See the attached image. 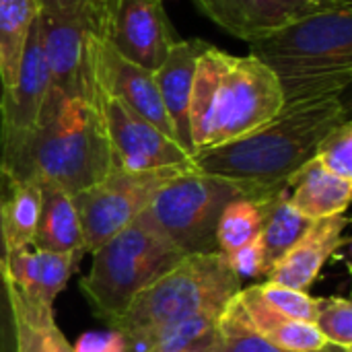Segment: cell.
I'll use <instances>...</instances> for the list:
<instances>
[{"label":"cell","instance_id":"26","mask_svg":"<svg viewBox=\"0 0 352 352\" xmlns=\"http://www.w3.org/2000/svg\"><path fill=\"white\" fill-rule=\"evenodd\" d=\"M264 202L266 198H250L241 196L235 198L225 206V210L219 217L217 225V250L225 256H231L239 248L248 245L250 241L258 239L262 235L264 227Z\"/></svg>","mask_w":352,"mask_h":352},{"label":"cell","instance_id":"3","mask_svg":"<svg viewBox=\"0 0 352 352\" xmlns=\"http://www.w3.org/2000/svg\"><path fill=\"white\" fill-rule=\"evenodd\" d=\"M283 105V89L268 66L210 45L198 58L188 109L194 155L254 132Z\"/></svg>","mask_w":352,"mask_h":352},{"label":"cell","instance_id":"35","mask_svg":"<svg viewBox=\"0 0 352 352\" xmlns=\"http://www.w3.org/2000/svg\"><path fill=\"white\" fill-rule=\"evenodd\" d=\"M124 352H138V351H136L134 346H130V344H128V340H126V351Z\"/></svg>","mask_w":352,"mask_h":352},{"label":"cell","instance_id":"28","mask_svg":"<svg viewBox=\"0 0 352 352\" xmlns=\"http://www.w3.org/2000/svg\"><path fill=\"white\" fill-rule=\"evenodd\" d=\"M314 326L330 344L352 351V305L349 299H318Z\"/></svg>","mask_w":352,"mask_h":352},{"label":"cell","instance_id":"9","mask_svg":"<svg viewBox=\"0 0 352 352\" xmlns=\"http://www.w3.org/2000/svg\"><path fill=\"white\" fill-rule=\"evenodd\" d=\"M111 151V167L124 171H155L192 165L177 140L134 113L120 99L99 89L97 97Z\"/></svg>","mask_w":352,"mask_h":352},{"label":"cell","instance_id":"16","mask_svg":"<svg viewBox=\"0 0 352 352\" xmlns=\"http://www.w3.org/2000/svg\"><path fill=\"white\" fill-rule=\"evenodd\" d=\"M82 256L58 254L41 248H27L8 254V293L39 309H54L56 297L64 291Z\"/></svg>","mask_w":352,"mask_h":352},{"label":"cell","instance_id":"25","mask_svg":"<svg viewBox=\"0 0 352 352\" xmlns=\"http://www.w3.org/2000/svg\"><path fill=\"white\" fill-rule=\"evenodd\" d=\"M37 14L35 0H0V80L4 89L16 80L25 43Z\"/></svg>","mask_w":352,"mask_h":352},{"label":"cell","instance_id":"18","mask_svg":"<svg viewBox=\"0 0 352 352\" xmlns=\"http://www.w3.org/2000/svg\"><path fill=\"white\" fill-rule=\"evenodd\" d=\"M237 301L250 326L278 349L293 352H318L330 346V342L318 332L314 324L291 320L276 311L272 305H268L262 299L258 285L241 289L237 293Z\"/></svg>","mask_w":352,"mask_h":352},{"label":"cell","instance_id":"24","mask_svg":"<svg viewBox=\"0 0 352 352\" xmlns=\"http://www.w3.org/2000/svg\"><path fill=\"white\" fill-rule=\"evenodd\" d=\"M225 309H206L163 328H157L140 338L128 340L138 352H188L204 349L210 344L217 322Z\"/></svg>","mask_w":352,"mask_h":352},{"label":"cell","instance_id":"23","mask_svg":"<svg viewBox=\"0 0 352 352\" xmlns=\"http://www.w3.org/2000/svg\"><path fill=\"white\" fill-rule=\"evenodd\" d=\"M12 314V352H74L56 324L54 309H39L8 293Z\"/></svg>","mask_w":352,"mask_h":352},{"label":"cell","instance_id":"15","mask_svg":"<svg viewBox=\"0 0 352 352\" xmlns=\"http://www.w3.org/2000/svg\"><path fill=\"white\" fill-rule=\"evenodd\" d=\"M346 227L349 219L344 214L311 221L299 241L266 274L268 283L307 293L318 280L326 262L344 243Z\"/></svg>","mask_w":352,"mask_h":352},{"label":"cell","instance_id":"7","mask_svg":"<svg viewBox=\"0 0 352 352\" xmlns=\"http://www.w3.org/2000/svg\"><path fill=\"white\" fill-rule=\"evenodd\" d=\"M241 196L260 198L237 182L202 173L192 165L157 192L146 212L184 256L214 254L219 217Z\"/></svg>","mask_w":352,"mask_h":352},{"label":"cell","instance_id":"34","mask_svg":"<svg viewBox=\"0 0 352 352\" xmlns=\"http://www.w3.org/2000/svg\"><path fill=\"white\" fill-rule=\"evenodd\" d=\"M6 272H8V248H6V239L2 231V217H0V278L4 283H6Z\"/></svg>","mask_w":352,"mask_h":352},{"label":"cell","instance_id":"2","mask_svg":"<svg viewBox=\"0 0 352 352\" xmlns=\"http://www.w3.org/2000/svg\"><path fill=\"white\" fill-rule=\"evenodd\" d=\"M111 171V151L97 101L47 91L39 120L19 151L0 159V177L52 182L78 194Z\"/></svg>","mask_w":352,"mask_h":352},{"label":"cell","instance_id":"33","mask_svg":"<svg viewBox=\"0 0 352 352\" xmlns=\"http://www.w3.org/2000/svg\"><path fill=\"white\" fill-rule=\"evenodd\" d=\"M74 352H124L126 351V338L116 332H87L78 338V342L72 346Z\"/></svg>","mask_w":352,"mask_h":352},{"label":"cell","instance_id":"13","mask_svg":"<svg viewBox=\"0 0 352 352\" xmlns=\"http://www.w3.org/2000/svg\"><path fill=\"white\" fill-rule=\"evenodd\" d=\"M229 35L256 41L309 14L349 4V0H192Z\"/></svg>","mask_w":352,"mask_h":352},{"label":"cell","instance_id":"14","mask_svg":"<svg viewBox=\"0 0 352 352\" xmlns=\"http://www.w3.org/2000/svg\"><path fill=\"white\" fill-rule=\"evenodd\" d=\"M93 66H95V78L101 91L120 99L134 113L151 122L169 138L177 140L173 124L161 101V95L155 82V72L144 70L128 62L126 58H122L118 52H113L105 43V39L99 33L93 37Z\"/></svg>","mask_w":352,"mask_h":352},{"label":"cell","instance_id":"6","mask_svg":"<svg viewBox=\"0 0 352 352\" xmlns=\"http://www.w3.org/2000/svg\"><path fill=\"white\" fill-rule=\"evenodd\" d=\"M239 291L241 278L225 254H190L138 293L109 328L134 340L188 316L225 309Z\"/></svg>","mask_w":352,"mask_h":352},{"label":"cell","instance_id":"37","mask_svg":"<svg viewBox=\"0 0 352 352\" xmlns=\"http://www.w3.org/2000/svg\"><path fill=\"white\" fill-rule=\"evenodd\" d=\"M349 2H351V0H349Z\"/></svg>","mask_w":352,"mask_h":352},{"label":"cell","instance_id":"19","mask_svg":"<svg viewBox=\"0 0 352 352\" xmlns=\"http://www.w3.org/2000/svg\"><path fill=\"white\" fill-rule=\"evenodd\" d=\"M287 190L293 206L309 221H318L346 212L352 179L334 175L314 157L289 179Z\"/></svg>","mask_w":352,"mask_h":352},{"label":"cell","instance_id":"5","mask_svg":"<svg viewBox=\"0 0 352 352\" xmlns=\"http://www.w3.org/2000/svg\"><path fill=\"white\" fill-rule=\"evenodd\" d=\"M182 258L184 254L144 210L132 225L93 252V264L80 280V289L93 311L111 326L138 293L169 272Z\"/></svg>","mask_w":352,"mask_h":352},{"label":"cell","instance_id":"10","mask_svg":"<svg viewBox=\"0 0 352 352\" xmlns=\"http://www.w3.org/2000/svg\"><path fill=\"white\" fill-rule=\"evenodd\" d=\"M101 37L122 58L151 72L179 41L161 0H109Z\"/></svg>","mask_w":352,"mask_h":352},{"label":"cell","instance_id":"12","mask_svg":"<svg viewBox=\"0 0 352 352\" xmlns=\"http://www.w3.org/2000/svg\"><path fill=\"white\" fill-rule=\"evenodd\" d=\"M47 95V70L41 50L37 19L29 31L21 68L12 87L4 89L2 97V132L0 159L12 155L35 130L43 101Z\"/></svg>","mask_w":352,"mask_h":352},{"label":"cell","instance_id":"22","mask_svg":"<svg viewBox=\"0 0 352 352\" xmlns=\"http://www.w3.org/2000/svg\"><path fill=\"white\" fill-rule=\"evenodd\" d=\"M264 227H262V248H264V276L274 268V264L299 241L307 231L309 219L303 217L291 202L289 190H278L264 202Z\"/></svg>","mask_w":352,"mask_h":352},{"label":"cell","instance_id":"36","mask_svg":"<svg viewBox=\"0 0 352 352\" xmlns=\"http://www.w3.org/2000/svg\"><path fill=\"white\" fill-rule=\"evenodd\" d=\"M208 346V344H206ZM188 352H204V349H198V351H188Z\"/></svg>","mask_w":352,"mask_h":352},{"label":"cell","instance_id":"8","mask_svg":"<svg viewBox=\"0 0 352 352\" xmlns=\"http://www.w3.org/2000/svg\"><path fill=\"white\" fill-rule=\"evenodd\" d=\"M192 165L155 171H124L111 167L103 179L74 194L72 200L80 219L85 254H93L109 237L132 225L148 208L157 192L173 175Z\"/></svg>","mask_w":352,"mask_h":352},{"label":"cell","instance_id":"30","mask_svg":"<svg viewBox=\"0 0 352 352\" xmlns=\"http://www.w3.org/2000/svg\"><path fill=\"white\" fill-rule=\"evenodd\" d=\"M316 159L334 175L352 179V122L336 126L318 146Z\"/></svg>","mask_w":352,"mask_h":352},{"label":"cell","instance_id":"1","mask_svg":"<svg viewBox=\"0 0 352 352\" xmlns=\"http://www.w3.org/2000/svg\"><path fill=\"white\" fill-rule=\"evenodd\" d=\"M351 120L342 95L293 101L264 126L227 144L192 157L198 171L225 177L268 198L285 190L289 179L316 157L320 142Z\"/></svg>","mask_w":352,"mask_h":352},{"label":"cell","instance_id":"17","mask_svg":"<svg viewBox=\"0 0 352 352\" xmlns=\"http://www.w3.org/2000/svg\"><path fill=\"white\" fill-rule=\"evenodd\" d=\"M212 43L204 39H179L163 66L155 70V82L161 95V101L165 105V111L173 124L175 136L179 146L194 157V146L190 138V97H192V87H194V74H196V64L198 58L210 47Z\"/></svg>","mask_w":352,"mask_h":352},{"label":"cell","instance_id":"21","mask_svg":"<svg viewBox=\"0 0 352 352\" xmlns=\"http://www.w3.org/2000/svg\"><path fill=\"white\" fill-rule=\"evenodd\" d=\"M41 190L31 179L0 177V217L8 254L35 245Z\"/></svg>","mask_w":352,"mask_h":352},{"label":"cell","instance_id":"11","mask_svg":"<svg viewBox=\"0 0 352 352\" xmlns=\"http://www.w3.org/2000/svg\"><path fill=\"white\" fill-rule=\"evenodd\" d=\"M41 50L47 70V91L66 99L97 101L99 85L93 66V37L97 35L82 23L60 21L37 14Z\"/></svg>","mask_w":352,"mask_h":352},{"label":"cell","instance_id":"31","mask_svg":"<svg viewBox=\"0 0 352 352\" xmlns=\"http://www.w3.org/2000/svg\"><path fill=\"white\" fill-rule=\"evenodd\" d=\"M258 291H260L262 299L268 305H272L276 311H280L283 316H287L291 320H297V322L314 324L318 299H314L309 293L295 291V289L274 285V283H268V280L264 285H258Z\"/></svg>","mask_w":352,"mask_h":352},{"label":"cell","instance_id":"32","mask_svg":"<svg viewBox=\"0 0 352 352\" xmlns=\"http://www.w3.org/2000/svg\"><path fill=\"white\" fill-rule=\"evenodd\" d=\"M231 268L237 272V276H264V248L262 239H254L248 245L239 248L231 256H227Z\"/></svg>","mask_w":352,"mask_h":352},{"label":"cell","instance_id":"29","mask_svg":"<svg viewBox=\"0 0 352 352\" xmlns=\"http://www.w3.org/2000/svg\"><path fill=\"white\" fill-rule=\"evenodd\" d=\"M35 2L41 14L60 21L82 23L99 35L109 4V0L107 2L105 0H35Z\"/></svg>","mask_w":352,"mask_h":352},{"label":"cell","instance_id":"20","mask_svg":"<svg viewBox=\"0 0 352 352\" xmlns=\"http://www.w3.org/2000/svg\"><path fill=\"white\" fill-rule=\"evenodd\" d=\"M41 190V208L35 231V248L85 256V241L72 194L52 182H37Z\"/></svg>","mask_w":352,"mask_h":352},{"label":"cell","instance_id":"27","mask_svg":"<svg viewBox=\"0 0 352 352\" xmlns=\"http://www.w3.org/2000/svg\"><path fill=\"white\" fill-rule=\"evenodd\" d=\"M204 352H293L285 351L268 342L264 336H260L250 322L245 320L241 305L237 301V295L229 301L225 311L221 314L217 322L214 336L208 346H204ZM318 352H352L349 349H340L330 344L328 349Z\"/></svg>","mask_w":352,"mask_h":352},{"label":"cell","instance_id":"4","mask_svg":"<svg viewBox=\"0 0 352 352\" xmlns=\"http://www.w3.org/2000/svg\"><path fill=\"white\" fill-rule=\"evenodd\" d=\"M276 76L285 103L342 95L352 80V6L340 4L250 41Z\"/></svg>","mask_w":352,"mask_h":352}]
</instances>
